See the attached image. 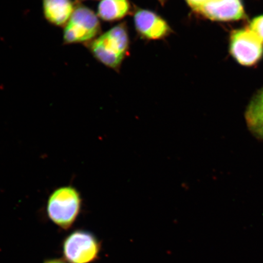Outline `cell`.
<instances>
[{"label": "cell", "instance_id": "obj_1", "mask_svg": "<svg viewBox=\"0 0 263 263\" xmlns=\"http://www.w3.org/2000/svg\"><path fill=\"white\" fill-rule=\"evenodd\" d=\"M87 44L99 61L108 67L116 69L122 63L129 48V36L125 26L121 24Z\"/></svg>", "mask_w": 263, "mask_h": 263}, {"label": "cell", "instance_id": "obj_2", "mask_svg": "<svg viewBox=\"0 0 263 263\" xmlns=\"http://www.w3.org/2000/svg\"><path fill=\"white\" fill-rule=\"evenodd\" d=\"M81 206V197L77 189L71 186L61 187L49 197L48 215L55 224L68 229L77 219Z\"/></svg>", "mask_w": 263, "mask_h": 263}, {"label": "cell", "instance_id": "obj_3", "mask_svg": "<svg viewBox=\"0 0 263 263\" xmlns=\"http://www.w3.org/2000/svg\"><path fill=\"white\" fill-rule=\"evenodd\" d=\"M101 31L100 21L95 12L86 6L77 3L73 14L65 26V44H87Z\"/></svg>", "mask_w": 263, "mask_h": 263}, {"label": "cell", "instance_id": "obj_4", "mask_svg": "<svg viewBox=\"0 0 263 263\" xmlns=\"http://www.w3.org/2000/svg\"><path fill=\"white\" fill-rule=\"evenodd\" d=\"M229 51L238 64L252 67L263 58V43L249 28L236 29L230 36Z\"/></svg>", "mask_w": 263, "mask_h": 263}, {"label": "cell", "instance_id": "obj_5", "mask_svg": "<svg viewBox=\"0 0 263 263\" xmlns=\"http://www.w3.org/2000/svg\"><path fill=\"white\" fill-rule=\"evenodd\" d=\"M99 251L97 238L84 230L72 233L64 243V255L70 263H89L97 258Z\"/></svg>", "mask_w": 263, "mask_h": 263}, {"label": "cell", "instance_id": "obj_6", "mask_svg": "<svg viewBox=\"0 0 263 263\" xmlns=\"http://www.w3.org/2000/svg\"><path fill=\"white\" fill-rule=\"evenodd\" d=\"M196 12L213 21L235 22L246 18L242 0H208Z\"/></svg>", "mask_w": 263, "mask_h": 263}, {"label": "cell", "instance_id": "obj_7", "mask_svg": "<svg viewBox=\"0 0 263 263\" xmlns=\"http://www.w3.org/2000/svg\"><path fill=\"white\" fill-rule=\"evenodd\" d=\"M136 29L143 37L158 40L165 37L170 32L166 22L152 11L139 9L134 15Z\"/></svg>", "mask_w": 263, "mask_h": 263}, {"label": "cell", "instance_id": "obj_8", "mask_svg": "<svg viewBox=\"0 0 263 263\" xmlns=\"http://www.w3.org/2000/svg\"><path fill=\"white\" fill-rule=\"evenodd\" d=\"M43 9L47 21L54 26L67 25L74 12L77 3L72 0H42Z\"/></svg>", "mask_w": 263, "mask_h": 263}, {"label": "cell", "instance_id": "obj_9", "mask_svg": "<svg viewBox=\"0 0 263 263\" xmlns=\"http://www.w3.org/2000/svg\"><path fill=\"white\" fill-rule=\"evenodd\" d=\"M245 118L247 126L253 136L263 140V87L250 101Z\"/></svg>", "mask_w": 263, "mask_h": 263}, {"label": "cell", "instance_id": "obj_10", "mask_svg": "<svg viewBox=\"0 0 263 263\" xmlns=\"http://www.w3.org/2000/svg\"><path fill=\"white\" fill-rule=\"evenodd\" d=\"M129 11V0H101L98 14L104 21L115 22L124 18Z\"/></svg>", "mask_w": 263, "mask_h": 263}, {"label": "cell", "instance_id": "obj_11", "mask_svg": "<svg viewBox=\"0 0 263 263\" xmlns=\"http://www.w3.org/2000/svg\"><path fill=\"white\" fill-rule=\"evenodd\" d=\"M248 28L260 39L263 43V15L256 16L250 22Z\"/></svg>", "mask_w": 263, "mask_h": 263}, {"label": "cell", "instance_id": "obj_12", "mask_svg": "<svg viewBox=\"0 0 263 263\" xmlns=\"http://www.w3.org/2000/svg\"><path fill=\"white\" fill-rule=\"evenodd\" d=\"M208 0H186L187 3L194 11L196 12Z\"/></svg>", "mask_w": 263, "mask_h": 263}, {"label": "cell", "instance_id": "obj_13", "mask_svg": "<svg viewBox=\"0 0 263 263\" xmlns=\"http://www.w3.org/2000/svg\"><path fill=\"white\" fill-rule=\"evenodd\" d=\"M45 263H65L64 261L59 260V259H52V260H48Z\"/></svg>", "mask_w": 263, "mask_h": 263}, {"label": "cell", "instance_id": "obj_14", "mask_svg": "<svg viewBox=\"0 0 263 263\" xmlns=\"http://www.w3.org/2000/svg\"><path fill=\"white\" fill-rule=\"evenodd\" d=\"M160 1L162 3L164 2V0H160Z\"/></svg>", "mask_w": 263, "mask_h": 263}]
</instances>
